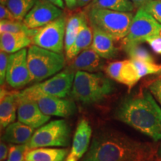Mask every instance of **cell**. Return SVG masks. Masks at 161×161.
I'll return each mask as SVG.
<instances>
[{"mask_svg":"<svg viewBox=\"0 0 161 161\" xmlns=\"http://www.w3.org/2000/svg\"><path fill=\"white\" fill-rule=\"evenodd\" d=\"M156 152L154 145L108 130L96 134L81 161H152Z\"/></svg>","mask_w":161,"mask_h":161,"instance_id":"cell-1","label":"cell"},{"mask_svg":"<svg viewBox=\"0 0 161 161\" xmlns=\"http://www.w3.org/2000/svg\"><path fill=\"white\" fill-rule=\"evenodd\" d=\"M115 117L154 141L161 140V108L148 90L124 98Z\"/></svg>","mask_w":161,"mask_h":161,"instance_id":"cell-2","label":"cell"},{"mask_svg":"<svg viewBox=\"0 0 161 161\" xmlns=\"http://www.w3.org/2000/svg\"><path fill=\"white\" fill-rule=\"evenodd\" d=\"M111 80L102 72L77 71L72 88V97L84 104L98 103L114 91Z\"/></svg>","mask_w":161,"mask_h":161,"instance_id":"cell-3","label":"cell"},{"mask_svg":"<svg viewBox=\"0 0 161 161\" xmlns=\"http://www.w3.org/2000/svg\"><path fill=\"white\" fill-rule=\"evenodd\" d=\"M86 16L91 27L96 28L110 36L115 41L122 40L128 35L134 14L112 10L88 8Z\"/></svg>","mask_w":161,"mask_h":161,"instance_id":"cell-4","label":"cell"},{"mask_svg":"<svg viewBox=\"0 0 161 161\" xmlns=\"http://www.w3.org/2000/svg\"><path fill=\"white\" fill-rule=\"evenodd\" d=\"M27 60L31 82L42 81L56 75L65 65V58L62 54L36 45L30 46L28 49Z\"/></svg>","mask_w":161,"mask_h":161,"instance_id":"cell-5","label":"cell"},{"mask_svg":"<svg viewBox=\"0 0 161 161\" xmlns=\"http://www.w3.org/2000/svg\"><path fill=\"white\" fill-rule=\"evenodd\" d=\"M71 140V128L65 120H54L35 131L28 142L30 149L47 147H66Z\"/></svg>","mask_w":161,"mask_h":161,"instance_id":"cell-6","label":"cell"},{"mask_svg":"<svg viewBox=\"0 0 161 161\" xmlns=\"http://www.w3.org/2000/svg\"><path fill=\"white\" fill-rule=\"evenodd\" d=\"M75 70L66 69L58 72L52 78L41 83L34 84L19 92L20 96L35 100L40 96L64 98L70 92L73 85L75 74Z\"/></svg>","mask_w":161,"mask_h":161,"instance_id":"cell-7","label":"cell"},{"mask_svg":"<svg viewBox=\"0 0 161 161\" xmlns=\"http://www.w3.org/2000/svg\"><path fill=\"white\" fill-rule=\"evenodd\" d=\"M157 37H161V24L142 8H140L122 43L123 46L136 45Z\"/></svg>","mask_w":161,"mask_h":161,"instance_id":"cell-8","label":"cell"},{"mask_svg":"<svg viewBox=\"0 0 161 161\" xmlns=\"http://www.w3.org/2000/svg\"><path fill=\"white\" fill-rule=\"evenodd\" d=\"M66 19L62 16L45 26L37 29L33 37V44L44 49L62 54L64 49V39Z\"/></svg>","mask_w":161,"mask_h":161,"instance_id":"cell-9","label":"cell"},{"mask_svg":"<svg viewBox=\"0 0 161 161\" xmlns=\"http://www.w3.org/2000/svg\"><path fill=\"white\" fill-rule=\"evenodd\" d=\"M27 53L28 49H23L10 55L6 82L12 88L19 89L31 82Z\"/></svg>","mask_w":161,"mask_h":161,"instance_id":"cell-10","label":"cell"},{"mask_svg":"<svg viewBox=\"0 0 161 161\" xmlns=\"http://www.w3.org/2000/svg\"><path fill=\"white\" fill-rule=\"evenodd\" d=\"M62 9L47 1L38 0L23 20L31 29H38L62 17Z\"/></svg>","mask_w":161,"mask_h":161,"instance_id":"cell-11","label":"cell"},{"mask_svg":"<svg viewBox=\"0 0 161 161\" xmlns=\"http://www.w3.org/2000/svg\"><path fill=\"white\" fill-rule=\"evenodd\" d=\"M17 117L19 122L33 128L43 126L50 119L41 111L37 101L19 94L17 108Z\"/></svg>","mask_w":161,"mask_h":161,"instance_id":"cell-12","label":"cell"},{"mask_svg":"<svg viewBox=\"0 0 161 161\" xmlns=\"http://www.w3.org/2000/svg\"><path fill=\"white\" fill-rule=\"evenodd\" d=\"M40 109L46 116H55L67 118L75 115V104L72 101L64 98L40 96L35 98Z\"/></svg>","mask_w":161,"mask_h":161,"instance_id":"cell-13","label":"cell"},{"mask_svg":"<svg viewBox=\"0 0 161 161\" xmlns=\"http://www.w3.org/2000/svg\"><path fill=\"white\" fill-rule=\"evenodd\" d=\"M92 132V128L87 120L81 119L78 122L68 157L78 160L84 156L90 148Z\"/></svg>","mask_w":161,"mask_h":161,"instance_id":"cell-14","label":"cell"},{"mask_svg":"<svg viewBox=\"0 0 161 161\" xmlns=\"http://www.w3.org/2000/svg\"><path fill=\"white\" fill-rule=\"evenodd\" d=\"M19 92L1 89L0 94V125L2 128H7L14 122L18 108Z\"/></svg>","mask_w":161,"mask_h":161,"instance_id":"cell-15","label":"cell"},{"mask_svg":"<svg viewBox=\"0 0 161 161\" xmlns=\"http://www.w3.org/2000/svg\"><path fill=\"white\" fill-rule=\"evenodd\" d=\"M104 58L96 53L92 46L80 52L72 60L70 68L77 71L96 72L104 69Z\"/></svg>","mask_w":161,"mask_h":161,"instance_id":"cell-16","label":"cell"},{"mask_svg":"<svg viewBox=\"0 0 161 161\" xmlns=\"http://www.w3.org/2000/svg\"><path fill=\"white\" fill-rule=\"evenodd\" d=\"M92 29V48L104 59H111L118 55V49L113 38L96 28Z\"/></svg>","mask_w":161,"mask_h":161,"instance_id":"cell-17","label":"cell"},{"mask_svg":"<svg viewBox=\"0 0 161 161\" xmlns=\"http://www.w3.org/2000/svg\"><path fill=\"white\" fill-rule=\"evenodd\" d=\"M92 29L87 16L84 12L77 39L71 50L66 54V59L72 60L80 52L90 47L92 43Z\"/></svg>","mask_w":161,"mask_h":161,"instance_id":"cell-18","label":"cell"},{"mask_svg":"<svg viewBox=\"0 0 161 161\" xmlns=\"http://www.w3.org/2000/svg\"><path fill=\"white\" fill-rule=\"evenodd\" d=\"M35 133V128L20 122H13L6 128L3 140L9 143L28 144Z\"/></svg>","mask_w":161,"mask_h":161,"instance_id":"cell-19","label":"cell"},{"mask_svg":"<svg viewBox=\"0 0 161 161\" xmlns=\"http://www.w3.org/2000/svg\"><path fill=\"white\" fill-rule=\"evenodd\" d=\"M33 40L24 35L11 33H1L0 49L8 54H14L31 46Z\"/></svg>","mask_w":161,"mask_h":161,"instance_id":"cell-20","label":"cell"},{"mask_svg":"<svg viewBox=\"0 0 161 161\" xmlns=\"http://www.w3.org/2000/svg\"><path fill=\"white\" fill-rule=\"evenodd\" d=\"M67 153L64 148H37L28 152L25 161H63Z\"/></svg>","mask_w":161,"mask_h":161,"instance_id":"cell-21","label":"cell"},{"mask_svg":"<svg viewBox=\"0 0 161 161\" xmlns=\"http://www.w3.org/2000/svg\"><path fill=\"white\" fill-rule=\"evenodd\" d=\"M83 13L84 12H80V13L72 15L66 23L65 39H64V49H65L66 54L71 50L72 46L75 43L80 23H81Z\"/></svg>","mask_w":161,"mask_h":161,"instance_id":"cell-22","label":"cell"},{"mask_svg":"<svg viewBox=\"0 0 161 161\" xmlns=\"http://www.w3.org/2000/svg\"><path fill=\"white\" fill-rule=\"evenodd\" d=\"M140 79L141 78L133 60L131 59L123 60L117 82L125 85L130 91Z\"/></svg>","mask_w":161,"mask_h":161,"instance_id":"cell-23","label":"cell"},{"mask_svg":"<svg viewBox=\"0 0 161 161\" xmlns=\"http://www.w3.org/2000/svg\"><path fill=\"white\" fill-rule=\"evenodd\" d=\"M88 8H98L122 12L134 11V5L130 0H92Z\"/></svg>","mask_w":161,"mask_h":161,"instance_id":"cell-24","label":"cell"},{"mask_svg":"<svg viewBox=\"0 0 161 161\" xmlns=\"http://www.w3.org/2000/svg\"><path fill=\"white\" fill-rule=\"evenodd\" d=\"M0 31L1 33H11L24 35L33 39L37 29H31L25 25L23 21L20 20L2 19L0 22Z\"/></svg>","mask_w":161,"mask_h":161,"instance_id":"cell-25","label":"cell"},{"mask_svg":"<svg viewBox=\"0 0 161 161\" xmlns=\"http://www.w3.org/2000/svg\"><path fill=\"white\" fill-rule=\"evenodd\" d=\"M37 1L38 0H7L5 5L13 14L16 19L23 21Z\"/></svg>","mask_w":161,"mask_h":161,"instance_id":"cell-26","label":"cell"},{"mask_svg":"<svg viewBox=\"0 0 161 161\" xmlns=\"http://www.w3.org/2000/svg\"><path fill=\"white\" fill-rule=\"evenodd\" d=\"M123 48L130 59L147 62H154V58L151 55L150 52L146 48L141 46V44L126 46H123Z\"/></svg>","mask_w":161,"mask_h":161,"instance_id":"cell-27","label":"cell"},{"mask_svg":"<svg viewBox=\"0 0 161 161\" xmlns=\"http://www.w3.org/2000/svg\"><path fill=\"white\" fill-rule=\"evenodd\" d=\"M137 70L139 75L142 78L149 75L161 74V65L155 62H147L142 60H132Z\"/></svg>","mask_w":161,"mask_h":161,"instance_id":"cell-28","label":"cell"},{"mask_svg":"<svg viewBox=\"0 0 161 161\" xmlns=\"http://www.w3.org/2000/svg\"><path fill=\"white\" fill-rule=\"evenodd\" d=\"M30 150L27 144L11 146L9 148L7 161H25L26 156Z\"/></svg>","mask_w":161,"mask_h":161,"instance_id":"cell-29","label":"cell"},{"mask_svg":"<svg viewBox=\"0 0 161 161\" xmlns=\"http://www.w3.org/2000/svg\"><path fill=\"white\" fill-rule=\"evenodd\" d=\"M142 8L161 24V0H153L143 6Z\"/></svg>","mask_w":161,"mask_h":161,"instance_id":"cell-30","label":"cell"},{"mask_svg":"<svg viewBox=\"0 0 161 161\" xmlns=\"http://www.w3.org/2000/svg\"><path fill=\"white\" fill-rule=\"evenodd\" d=\"M122 64L123 60H119V61L110 62L106 66H104V71L107 76L110 79L118 81Z\"/></svg>","mask_w":161,"mask_h":161,"instance_id":"cell-31","label":"cell"},{"mask_svg":"<svg viewBox=\"0 0 161 161\" xmlns=\"http://www.w3.org/2000/svg\"><path fill=\"white\" fill-rule=\"evenodd\" d=\"M10 55L7 52L1 51L0 52V84L3 85L6 81V74L8 67Z\"/></svg>","mask_w":161,"mask_h":161,"instance_id":"cell-32","label":"cell"},{"mask_svg":"<svg viewBox=\"0 0 161 161\" xmlns=\"http://www.w3.org/2000/svg\"><path fill=\"white\" fill-rule=\"evenodd\" d=\"M148 90L154 98L161 104V77L152 81L148 85Z\"/></svg>","mask_w":161,"mask_h":161,"instance_id":"cell-33","label":"cell"},{"mask_svg":"<svg viewBox=\"0 0 161 161\" xmlns=\"http://www.w3.org/2000/svg\"><path fill=\"white\" fill-rule=\"evenodd\" d=\"M146 43L149 44L153 52L158 55H161V37L151 38L147 40Z\"/></svg>","mask_w":161,"mask_h":161,"instance_id":"cell-34","label":"cell"},{"mask_svg":"<svg viewBox=\"0 0 161 161\" xmlns=\"http://www.w3.org/2000/svg\"><path fill=\"white\" fill-rule=\"evenodd\" d=\"M0 18H1V20L7 19L12 20V21L17 20L16 19V18L13 15V14L9 11V9L4 5H1V6H0Z\"/></svg>","mask_w":161,"mask_h":161,"instance_id":"cell-35","label":"cell"},{"mask_svg":"<svg viewBox=\"0 0 161 161\" xmlns=\"http://www.w3.org/2000/svg\"><path fill=\"white\" fill-rule=\"evenodd\" d=\"M9 153V148L5 142H2L0 144V160L4 161L6 158H8Z\"/></svg>","mask_w":161,"mask_h":161,"instance_id":"cell-36","label":"cell"},{"mask_svg":"<svg viewBox=\"0 0 161 161\" xmlns=\"http://www.w3.org/2000/svg\"><path fill=\"white\" fill-rule=\"evenodd\" d=\"M130 1L133 3L134 8H136L139 9L140 8H142L146 4L153 1V0H130Z\"/></svg>","mask_w":161,"mask_h":161,"instance_id":"cell-37","label":"cell"},{"mask_svg":"<svg viewBox=\"0 0 161 161\" xmlns=\"http://www.w3.org/2000/svg\"><path fill=\"white\" fill-rule=\"evenodd\" d=\"M66 7L70 10L75 9L77 7L78 0H64Z\"/></svg>","mask_w":161,"mask_h":161,"instance_id":"cell-38","label":"cell"},{"mask_svg":"<svg viewBox=\"0 0 161 161\" xmlns=\"http://www.w3.org/2000/svg\"><path fill=\"white\" fill-rule=\"evenodd\" d=\"M50 3L54 4V5L60 8V9L64 8V0H47Z\"/></svg>","mask_w":161,"mask_h":161,"instance_id":"cell-39","label":"cell"},{"mask_svg":"<svg viewBox=\"0 0 161 161\" xmlns=\"http://www.w3.org/2000/svg\"><path fill=\"white\" fill-rule=\"evenodd\" d=\"M92 0H78L77 7H84L91 3Z\"/></svg>","mask_w":161,"mask_h":161,"instance_id":"cell-40","label":"cell"},{"mask_svg":"<svg viewBox=\"0 0 161 161\" xmlns=\"http://www.w3.org/2000/svg\"><path fill=\"white\" fill-rule=\"evenodd\" d=\"M66 161H77V160L74 158H69V157H68Z\"/></svg>","mask_w":161,"mask_h":161,"instance_id":"cell-41","label":"cell"},{"mask_svg":"<svg viewBox=\"0 0 161 161\" xmlns=\"http://www.w3.org/2000/svg\"><path fill=\"white\" fill-rule=\"evenodd\" d=\"M0 2H1V5H5L6 3H7V0H0Z\"/></svg>","mask_w":161,"mask_h":161,"instance_id":"cell-42","label":"cell"},{"mask_svg":"<svg viewBox=\"0 0 161 161\" xmlns=\"http://www.w3.org/2000/svg\"><path fill=\"white\" fill-rule=\"evenodd\" d=\"M159 161H161V158H160V160H159Z\"/></svg>","mask_w":161,"mask_h":161,"instance_id":"cell-43","label":"cell"}]
</instances>
